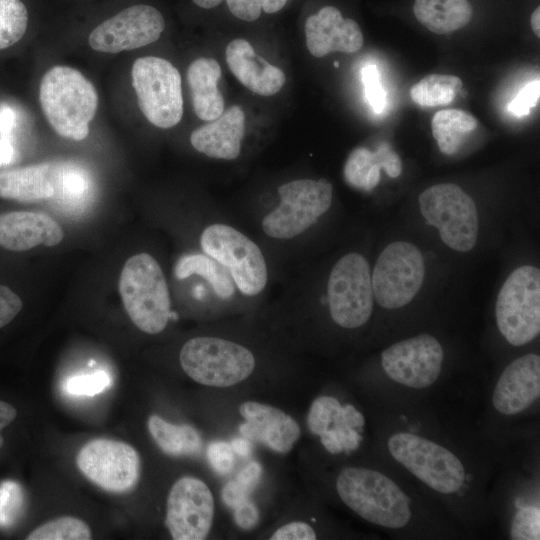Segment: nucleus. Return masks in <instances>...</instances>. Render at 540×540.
Listing matches in <instances>:
<instances>
[{"label": "nucleus", "instance_id": "obj_1", "mask_svg": "<svg viewBox=\"0 0 540 540\" xmlns=\"http://www.w3.org/2000/svg\"><path fill=\"white\" fill-rule=\"evenodd\" d=\"M342 502L362 519L386 529L407 527L413 518V501L401 485L376 469L346 467L336 479Z\"/></svg>", "mask_w": 540, "mask_h": 540}, {"label": "nucleus", "instance_id": "obj_2", "mask_svg": "<svg viewBox=\"0 0 540 540\" xmlns=\"http://www.w3.org/2000/svg\"><path fill=\"white\" fill-rule=\"evenodd\" d=\"M42 111L57 134L75 141L89 134V123L98 107L94 85L78 70L63 65L51 67L39 89Z\"/></svg>", "mask_w": 540, "mask_h": 540}, {"label": "nucleus", "instance_id": "obj_3", "mask_svg": "<svg viewBox=\"0 0 540 540\" xmlns=\"http://www.w3.org/2000/svg\"><path fill=\"white\" fill-rule=\"evenodd\" d=\"M389 455L434 492L454 497L467 487L465 465L448 447L418 433L398 431L386 440Z\"/></svg>", "mask_w": 540, "mask_h": 540}, {"label": "nucleus", "instance_id": "obj_4", "mask_svg": "<svg viewBox=\"0 0 540 540\" xmlns=\"http://www.w3.org/2000/svg\"><path fill=\"white\" fill-rule=\"evenodd\" d=\"M119 293L131 321L147 334H158L172 317L168 284L162 268L148 253L131 256L119 278Z\"/></svg>", "mask_w": 540, "mask_h": 540}, {"label": "nucleus", "instance_id": "obj_5", "mask_svg": "<svg viewBox=\"0 0 540 540\" xmlns=\"http://www.w3.org/2000/svg\"><path fill=\"white\" fill-rule=\"evenodd\" d=\"M200 247L204 254L222 265L236 289L247 297L264 291L269 270L259 245L237 228L226 223H211L203 228Z\"/></svg>", "mask_w": 540, "mask_h": 540}, {"label": "nucleus", "instance_id": "obj_6", "mask_svg": "<svg viewBox=\"0 0 540 540\" xmlns=\"http://www.w3.org/2000/svg\"><path fill=\"white\" fill-rule=\"evenodd\" d=\"M279 202L261 220L263 233L291 240L312 227L330 208L333 186L324 179H295L278 187Z\"/></svg>", "mask_w": 540, "mask_h": 540}, {"label": "nucleus", "instance_id": "obj_7", "mask_svg": "<svg viewBox=\"0 0 540 540\" xmlns=\"http://www.w3.org/2000/svg\"><path fill=\"white\" fill-rule=\"evenodd\" d=\"M179 361L195 382L229 387L248 378L255 368L253 353L243 345L219 337L200 336L181 348Z\"/></svg>", "mask_w": 540, "mask_h": 540}, {"label": "nucleus", "instance_id": "obj_8", "mask_svg": "<svg viewBox=\"0 0 540 540\" xmlns=\"http://www.w3.org/2000/svg\"><path fill=\"white\" fill-rule=\"evenodd\" d=\"M495 317L502 336L522 346L540 333V271L523 265L510 273L496 300Z\"/></svg>", "mask_w": 540, "mask_h": 540}, {"label": "nucleus", "instance_id": "obj_9", "mask_svg": "<svg viewBox=\"0 0 540 540\" xmlns=\"http://www.w3.org/2000/svg\"><path fill=\"white\" fill-rule=\"evenodd\" d=\"M426 223L436 227L441 240L451 249L468 252L478 238V213L473 199L453 183H441L424 190L418 198Z\"/></svg>", "mask_w": 540, "mask_h": 540}, {"label": "nucleus", "instance_id": "obj_10", "mask_svg": "<svg viewBox=\"0 0 540 540\" xmlns=\"http://www.w3.org/2000/svg\"><path fill=\"white\" fill-rule=\"evenodd\" d=\"M131 75L139 108L146 119L162 129L176 126L183 116L177 68L164 58L145 56L135 60Z\"/></svg>", "mask_w": 540, "mask_h": 540}, {"label": "nucleus", "instance_id": "obj_11", "mask_svg": "<svg viewBox=\"0 0 540 540\" xmlns=\"http://www.w3.org/2000/svg\"><path fill=\"white\" fill-rule=\"evenodd\" d=\"M327 302L332 320L342 328L355 329L368 322L374 294L364 256L351 252L336 261L327 281Z\"/></svg>", "mask_w": 540, "mask_h": 540}, {"label": "nucleus", "instance_id": "obj_12", "mask_svg": "<svg viewBox=\"0 0 540 540\" xmlns=\"http://www.w3.org/2000/svg\"><path fill=\"white\" fill-rule=\"evenodd\" d=\"M424 275V258L415 245L390 243L379 255L371 275L374 299L385 309L401 308L417 295Z\"/></svg>", "mask_w": 540, "mask_h": 540}, {"label": "nucleus", "instance_id": "obj_13", "mask_svg": "<svg viewBox=\"0 0 540 540\" xmlns=\"http://www.w3.org/2000/svg\"><path fill=\"white\" fill-rule=\"evenodd\" d=\"M76 463L81 473L101 489L125 493L137 484L141 461L131 445L107 438L87 442L78 452Z\"/></svg>", "mask_w": 540, "mask_h": 540}, {"label": "nucleus", "instance_id": "obj_14", "mask_svg": "<svg viewBox=\"0 0 540 540\" xmlns=\"http://www.w3.org/2000/svg\"><path fill=\"white\" fill-rule=\"evenodd\" d=\"M444 360L441 343L422 333L398 341L381 354L386 375L395 383L411 389H425L439 378Z\"/></svg>", "mask_w": 540, "mask_h": 540}, {"label": "nucleus", "instance_id": "obj_15", "mask_svg": "<svg viewBox=\"0 0 540 540\" xmlns=\"http://www.w3.org/2000/svg\"><path fill=\"white\" fill-rule=\"evenodd\" d=\"M165 29L161 12L147 4L132 5L98 25L89 35L92 49L119 53L157 41Z\"/></svg>", "mask_w": 540, "mask_h": 540}, {"label": "nucleus", "instance_id": "obj_16", "mask_svg": "<svg viewBox=\"0 0 540 540\" xmlns=\"http://www.w3.org/2000/svg\"><path fill=\"white\" fill-rule=\"evenodd\" d=\"M214 499L200 479L182 477L170 489L165 524L174 540H202L211 529Z\"/></svg>", "mask_w": 540, "mask_h": 540}, {"label": "nucleus", "instance_id": "obj_17", "mask_svg": "<svg viewBox=\"0 0 540 540\" xmlns=\"http://www.w3.org/2000/svg\"><path fill=\"white\" fill-rule=\"evenodd\" d=\"M307 425L331 454L350 453L359 448L365 426L363 414L351 404L342 405L332 396L316 398L309 409Z\"/></svg>", "mask_w": 540, "mask_h": 540}, {"label": "nucleus", "instance_id": "obj_18", "mask_svg": "<svg viewBox=\"0 0 540 540\" xmlns=\"http://www.w3.org/2000/svg\"><path fill=\"white\" fill-rule=\"evenodd\" d=\"M539 396L540 357L529 353L503 370L492 393V404L501 415L514 416L527 410Z\"/></svg>", "mask_w": 540, "mask_h": 540}, {"label": "nucleus", "instance_id": "obj_19", "mask_svg": "<svg viewBox=\"0 0 540 540\" xmlns=\"http://www.w3.org/2000/svg\"><path fill=\"white\" fill-rule=\"evenodd\" d=\"M304 32L307 49L316 58L334 51L355 53L363 45V34L358 23L344 18L334 6H324L308 16Z\"/></svg>", "mask_w": 540, "mask_h": 540}, {"label": "nucleus", "instance_id": "obj_20", "mask_svg": "<svg viewBox=\"0 0 540 540\" xmlns=\"http://www.w3.org/2000/svg\"><path fill=\"white\" fill-rule=\"evenodd\" d=\"M239 412L245 420L239 426L240 434L277 453H288L301 435L299 424L273 406L247 401L240 405Z\"/></svg>", "mask_w": 540, "mask_h": 540}, {"label": "nucleus", "instance_id": "obj_21", "mask_svg": "<svg viewBox=\"0 0 540 540\" xmlns=\"http://www.w3.org/2000/svg\"><path fill=\"white\" fill-rule=\"evenodd\" d=\"M225 59L235 78L255 94L273 96L285 84L284 72L258 55L252 45L243 38H236L228 43Z\"/></svg>", "mask_w": 540, "mask_h": 540}, {"label": "nucleus", "instance_id": "obj_22", "mask_svg": "<svg viewBox=\"0 0 540 540\" xmlns=\"http://www.w3.org/2000/svg\"><path fill=\"white\" fill-rule=\"evenodd\" d=\"M63 239L61 226L40 212L13 211L0 214V246L26 251L38 245L56 246Z\"/></svg>", "mask_w": 540, "mask_h": 540}, {"label": "nucleus", "instance_id": "obj_23", "mask_svg": "<svg viewBox=\"0 0 540 540\" xmlns=\"http://www.w3.org/2000/svg\"><path fill=\"white\" fill-rule=\"evenodd\" d=\"M244 134L245 113L240 106L234 105L195 129L190 135V143L207 157L234 160L241 153Z\"/></svg>", "mask_w": 540, "mask_h": 540}, {"label": "nucleus", "instance_id": "obj_24", "mask_svg": "<svg viewBox=\"0 0 540 540\" xmlns=\"http://www.w3.org/2000/svg\"><path fill=\"white\" fill-rule=\"evenodd\" d=\"M221 74L220 64L214 58H197L188 67L187 81L193 109L203 121H212L224 111V98L218 89Z\"/></svg>", "mask_w": 540, "mask_h": 540}, {"label": "nucleus", "instance_id": "obj_25", "mask_svg": "<svg viewBox=\"0 0 540 540\" xmlns=\"http://www.w3.org/2000/svg\"><path fill=\"white\" fill-rule=\"evenodd\" d=\"M381 169L392 178L402 171L400 157L386 142L374 152L363 147L355 149L345 163L344 176L352 186L369 191L379 184Z\"/></svg>", "mask_w": 540, "mask_h": 540}, {"label": "nucleus", "instance_id": "obj_26", "mask_svg": "<svg viewBox=\"0 0 540 540\" xmlns=\"http://www.w3.org/2000/svg\"><path fill=\"white\" fill-rule=\"evenodd\" d=\"M413 12L424 27L439 35L463 28L472 18L468 0H415Z\"/></svg>", "mask_w": 540, "mask_h": 540}, {"label": "nucleus", "instance_id": "obj_27", "mask_svg": "<svg viewBox=\"0 0 540 540\" xmlns=\"http://www.w3.org/2000/svg\"><path fill=\"white\" fill-rule=\"evenodd\" d=\"M54 187L43 166L0 172V198L34 203L52 197Z\"/></svg>", "mask_w": 540, "mask_h": 540}, {"label": "nucleus", "instance_id": "obj_28", "mask_svg": "<svg viewBox=\"0 0 540 540\" xmlns=\"http://www.w3.org/2000/svg\"><path fill=\"white\" fill-rule=\"evenodd\" d=\"M147 426L156 444L168 455H193L202 447L199 432L190 425L172 424L158 415H151Z\"/></svg>", "mask_w": 540, "mask_h": 540}, {"label": "nucleus", "instance_id": "obj_29", "mask_svg": "<svg viewBox=\"0 0 540 540\" xmlns=\"http://www.w3.org/2000/svg\"><path fill=\"white\" fill-rule=\"evenodd\" d=\"M175 275L179 279L191 275L203 277L220 299L232 298L237 290L228 271L204 253L182 256L175 266Z\"/></svg>", "mask_w": 540, "mask_h": 540}, {"label": "nucleus", "instance_id": "obj_30", "mask_svg": "<svg viewBox=\"0 0 540 540\" xmlns=\"http://www.w3.org/2000/svg\"><path fill=\"white\" fill-rule=\"evenodd\" d=\"M477 126L474 116L459 109L440 110L431 120L432 135L440 151L447 155L454 154Z\"/></svg>", "mask_w": 540, "mask_h": 540}, {"label": "nucleus", "instance_id": "obj_31", "mask_svg": "<svg viewBox=\"0 0 540 540\" xmlns=\"http://www.w3.org/2000/svg\"><path fill=\"white\" fill-rule=\"evenodd\" d=\"M462 80L454 75L431 74L410 89L411 99L420 106L434 107L450 104L462 88Z\"/></svg>", "mask_w": 540, "mask_h": 540}, {"label": "nucleus", "instance_id": "obj_32", "mask_svg": "<svg viewBox=\"0 0 540 540\" xmlns=\"http://www.w3.org/2000/svg\"><path fill=\"white\" fill-rule=\"evenodd\" d=\"M28 25V11L21 0H0V49L22 39Z\"/></svg>", "mask_w": 540, "mask_h": 540}, {"label": "nucleus", "instance_id": "obj_33", "mask_svg": "<svg viewBox=\"0 0 540 540\" xmlns=\"http://www.w3.org/2000/svg\"><path fill=\"white\" fill-rule=\"evenodd\" d=\"M91 530L86 522L72 517L62 516L50 520L28 534V540H88Z\"/></svg>", "mask_w": 540, "mask_h": 540}, {"label": "nucleus", "instance_id": "obj_34", "mask_svg": "<svg viewBox=\"0 0 540 540\" xmlns=\"http://www.w3.org/2000/svg\"><path fill=\"white\" fill-rule=\"evenodd\" d=\"M510 537L513 540L540 539L539 501L521 506L512 516Z\"/></svg>", "mask_w": 540, "mask_h": 540}, {"label": "nucleus", "instance_id": "obj_35", "mask_svg": "<svg viewBox=\"0 0 540 540\" xmlns=\"http://www.w3.org/2000/svg\"><path fill=\"white\" fill-rule=\"evenodd\" d=\"M226 5L236 18L252 22L262 13L273 14L282 10L289 0H225Z\"/></svg>", "mask_w": 540, "mask_h": 540}, {"label": "nucleus", "instance_id": "obj_36", "mask_svg": "<svg viewBox=\"0 0 540 540\" xmlns=\"http://www.w3.org/2000/svg\"><path fill=\"white\" fill-rule=\"evenodd\" d=\"M110 385V376L105 371L70 377L65 384L66 391L73 395L93 396L103 392Z\"/></svg>", "mask_w": 540, "mask_h": 540}, {"label": "nucleus", "instance_id": "obj_37", "mask_svg": "<svg viewBox=\"0 0 540 540\" xmlns=\"http://www.w3.org/2000/svg\"><path fill=\"white\" fill-rule=\"evenodd\" d=\"M366 98L375 113L385 107L386 93L382 87L380 73L375 65L365 66L361 71Z\"/></svg>", "mask_w": 540, "mask_h": 540}, {"label": "nucleus", "instance_id": "obj_38", "mask_svg": "<svg viewBox=\"0 0 540 540\" xmlns=\"http://www.w3.org/2000/svg\"><path fill=\"white\" fill-rule=\"evenodd\" d=\"M22 504V493L18 484L7 481L0 486V525L10 524Z\"/></svg>", "mask_w": 540, "mask_h": 540}, {"label": "nucleus", "instance_id": "obj_39", "mask_svg": "<svg viewBox=\"0 0 540 540\" xmlns=\"http://www.w3.org/2000/svg\"><path fill=\"white\" fill-rule=\"evenodd\" d=\"M540 81L539 79L527 83L508 104V111L516 117L528 115L530 109L539 102Z\"/></svg>", "mask_w": 540, "mask_h": 540}, {"label": "nucleus", "instance_id": "obj_40", "mask_svg": "<svg viewBox=\"0 0 540 540\" xmlns=\"http://www.w3.org/2000/svg\"><path fill=\"white\" fill-rule=\"evenodd\" d=\"M207 458L212 468L221 475L229 474L234 467V454L229 443L215 441L207 448Z\"/></svg>", "mask_w": 540, "mask_h": 540}, {"label": "nucleus", "instance_id": "obj_41", "mask_svg": "<svg viewBox=\"0 0 540 540\" xmlns=\"http://www.w3.org/2000/svg\"><path fill=\"white\" fill-rule=\"evenodd\" d=\"M22 306V300L15 292L0 285V329L15 318Z\"/></svg>", "mask_w": 540, "mask_h": 540}, {"label": "nucleus", "instance_id": "obj_42", "mask_svg": "<svg viewBox=\"0 0 540 540\" xmlns=\"http://www.w3.org/2000/svg\"><path fill=\"white\" fill-rule=\"evenodd\" d=\"M314 529L302 521L290 522L277 529L271 536V540H314Z\"/></svg>", "mask_w": 540, "mask_h": 540}, {"label": "nucleus", "instance_id": "obj_43", "mask_svg": "<svg viewBox=\"0 0 540 540\" xmlns=\"http://www.w3.org/2000/svg\"><path fill=\"white\" fill-rule=\"evenodd\" d=\"M233 510L235 523L241 529H252L259 522V511L250 498L236 506Z\"/></svg>", "mask_w": 540, "mask_h": 540}, {"label": "nucleus", "instance_id": "obj_44", "mask_svg": "<svg viewBox=\"0 0 540 540\" xmlns=\"http://www.w3.org/2000/svg\"><path fill=\"white\" fill-rule=\"evenodd\" d=\"M250 491L242 486L237 480L227 482L221 491L224 503L234 509L236 506L249 499Z\"/></svg>", "mask_w": 540, "mask_h": 540}, {"label": "nucleus", "instance_id": "obj_45", "mask_svg": "<svg viewBox=\"0 0 540 540\" xmlns=\"http://www.w3.org/2000/svg\"><path fill=\"white\" fill-rule=\"evenodd\" d=\"M262 467L258 462H250L238 473L236 480L247 490L252 492L260 481Z\"/></svg>", "mask_w": 540, "mask_h": 540}, {"label": "nucleus", "instance_id": "obj_46", "mask_svg": "<svg viewBox=\"0 0 540 540\" xmlns=\"http://www.w3.org/2000/svg\"><path fill=\"white\" fill-rule=\"evenodd\" d=\"M17 411L9 403L0 400V448L4 444V439L2 437L1 431L7 427L12 421L16 418Z\"/></svg>", "mask_w": 540, "mask_h": 540}, {"label": "nucleus", "instance_id": "obj_47", "mask_svg": "<svg viewBox=\"0 0 540 540\" xmlns=\"http://www.w3.org/2000/svg\"><path fill=\"white\" fill-rule=\"evenodd\" d=\"M231 447L234 452H236L241 457H247L250 455L252 450V445L247 438H234L231 441Z\"/></svg>", "mask_w": 540, "mask_h": 540}, {"label": "nucleus", "instance_id": "obj_48", "mask_svg": "<svg viewBox=\"0 0 540 540\" xmlns=\"http://www.w3.org/2000/svg\"><path fill=\"white\" fill-rule=\"evenodd\" d=\"M531 27L537 37H540V7L538 6L530 18Z\"/></svg>", "mask_w": 540, "mask_h": 540}, {"label": "nucleus", "instance_id": "obj_49", "mask_svg": "<svg viewBox=\"0 0 540 540\" xmlns=\"http://www.w3.org/2000/svg\"><path fill=\"white\" fill-rule=\"evenodd\" d=\"M194 4L203 9H212L218 6L223 0H192Z\"/></svg>", "mask_w": 540, "mask_h": 540}]
</instances>
